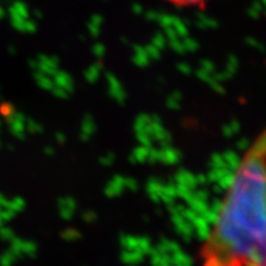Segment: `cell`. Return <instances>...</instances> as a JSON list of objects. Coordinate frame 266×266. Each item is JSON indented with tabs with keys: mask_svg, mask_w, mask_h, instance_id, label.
<instances>
[{
	"mask_svg": "<svg viewBox=\"0 0 266 266\" xmlns=\"http://www.w3.org/2000/svg\"><path fill=\"white\" fill-rule=\"evenodd\" d=\"M216 214V250L212 261L245 259L249 266H266V171L260 160L248 159L229 184Z\"/></svg>",
	"mask_w": 266,
	"mask_h": 266,
	"instance_id": "6da1fadb",
	"label": "cell"
},
{
	"mask_svg": "<svg viewBox=\"0 0 266 266\" xmlns=\"http://www.w3.org/2000/svg\"><path fill=\"white\" fill-rule=\"evenodd\" d=\"M172 1H176L179 4H192V2H197L200 0H172Z\"/></svg>",
	"mask_w": 266,
	"mask_h": 266,
	"instance_id": "7a4b0ae2",
	"label": "cell"
}]
</instances>
